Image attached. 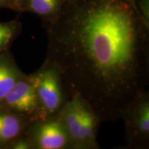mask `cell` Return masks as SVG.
Returning <instances> with one entry per match:
<instances>
[{
  "label": "cell",
  "instance_id": "1",
  "mask_svg": "<svg viewBox=\"0 0 149 149\" xmlns=\"http://www.w3.org/2000/svg\"><path fill=\"white\" fill-rule=\"evenodd\" d=\"M44 29L46 60L60 70L68 98L89 104L101 122L121 120L149 83V27L137 0H67Z\"/></svg>",
  "mask_w": 149,
  "mask_h": 149
},
{
  "label": "cell",
  "instance_id": "2",
  "mask_svg": "<svg viewBox=\"0 0 149 149\" xmlns=\"http://www.w3.org/2000/svg\"><path fill=\"white\" fill-rule=\"evenodd\" d=\"M28 76L36 93L43 117L58 114L69 99L58 67L44 59L40 68Z\"/></svg>",
  "mask_w": 149,
  "mask_h": 149
},
{
  "label": "cell",
  "instance_id": "3",
  "mask_svg": "<svg viewBox=\"0 0 149 149\" xmlns=\"http://www.w3.org/2000/svg\"><path fill=\"white\" fill-rule=\"evenodd\" d=\"M126 148H149V93H141L123 113Z\"/></svg>",
  "mask_w": 149,
  "mask_h": 149
},
{
  "label": "cell",
  "instance_id": "4",
  "mask_svg": "<svg viewBox=\"0 0 149 149\" xmlns=\"http://www.w3.org/2000/svg\"><path fill=\"white\" fill-rule=\"evenodd\" d=\"M24 135L33 149H72L69 136L57 114L32 120Z\"/></svg>",
  "mask_w": 149,
  "mask_h": 149
},
{
  "label": "cell",
  "instance_id": "5",
  "mask_svg": "<svg viewBox=\"0 0 149 149\" xmlns=\"http://www.w3.org/2000/svg\"><path fill=\"white\" fill-rule=\"evenodd\" d=\"M0 106L13 113L32 120L43 117L34 87L26 74L0 101Z\"/></svg>",
  "mask_w": 149,
  "mask_h": 149
},
{
  "label": "cell",
  "instance_id": "6",
  "mask_svg": "<svg viewBox=\"0 0 149 149\" xmlns=\"http://www.w3.org/2000/svg\"><path fill=\"white\" fill-rule=\"evenodd\" d=\"M31 120L0 106V149H7L13 141L23 135Z\"/></svg>",
  "mask_w": 149,
  "mask_h": 149
},
{
  "label": "cell",
  "instance_id": "7",
  "mask_svg": "<svg viewBox=\"0 0 149 149\" xmlns=\"http://www.w3.org/2000/svg\"><path fill=\"white\" fill-rule=\"evenodd\" d=\"M67 0H15V11L31 13L42 21L45 28L58 17Z\"/></svg>",
  "mask_w": 149,
  "mask_h": 149
},
{
  "label": "cell",
  "instance_id": "8",
  "mask_svg": "<svg viewBox=\"0 0 149 149\" xmlns=\"http://www.w3.org/2000/svg\"><path fill=\"white\" fill-rule=\"evenodd\" d=\"M25 74L19 68L10 50L0 54V101Z\"/></svg>",
  "mask_w": 149,
  "mask_h": 149
},
{
  "label": "cell",
  "instance_id": "9",
  "mask_svg": "<svg viewBox=\"0 0 149 149\" xmlns=\"http://www.w3.org/2000/svg\"><path fill=\"white\" fill-rule=\"evenodd\" d=\"M22 24L18 19L0 22V54L8 51L22 31Z\"/></svg>",
  "mask_w": 149,
  "mask_h": 149
},
{
  "label": "cell",
  "instance_id": "10",
  "mask_svg": "<svg viewBox=\"0 0 149 149\" xmlns=\"http://www.w3.org/2000/svg\"><path fill=\"white\" fill-rule=\"evenodd\" d=\"M7 149H33V146L29 139L24 134L13 141Z\"/></svg>",
  "mask_w": 149,
  "mask_h": 149
},
{
  "label": "cell",
  "instance_id": "11",
  "mask_svg": "<svg viewBox=\"0 0 149 149\" xmlns=\"http://www.w3.org/2000/svg\"><path fill=\"white\" fill-rule=\"evenodd\" d=\"M137 5L145 24L149 27V0H137Z\"/></svg>",
  "mask_w": 149,
  "mask_h": 149
},
{
  "label": "cell",
  "instance_id": "12",
  "mask_svg": "<svg viewBox=\"0 0 149 149\" xmlns=\"http://www.w3.org/2000/svg\"><path fill=\"white\" fill-rule=\"evenodd\" d=\"M0 8H6L15 11V0H0Z\"/></svg>",
  "mask_w": 149,
  "mask_h": 149
},
{
  "label": "cell",
  "instance_id": "13",
  "mask_svg": "<svg viewBox=\"0 0 149 149\" xmlns=\"http://www.w3.org/2000/svg\"></svg>",
  "mask_w": 149,
  "mask_h": 149
}]
</instances>
